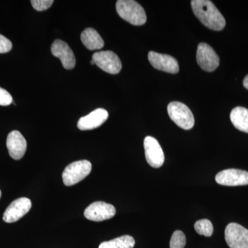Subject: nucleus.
I'll return each instance as SVG.
<instances>
[{
	"label": "nucleus",
	"mask_w": 248,
	"mask_h": 248,
	"mask_svg": "<svg viewBox=\"0 0 248 248\" xmlns=\"http://www.w3.org/2000/svg\"><path fill=\"white\" fill-rule=\"evenodd\" d=\"M192 11L201 22L212 30L219 31L226 27V19L209 0H192Z\"/></svg>",
	"instance_id": "obj_1"
},
{
	"label": "nucleus",
	"mask_w": 248,
	"mask_h": 248,
	"mask_svg": "<svg viewBox=\"0 0 248 248\" xmlns=\"http://www.w3.org/2000/svg\"><path fill=\"white\" fill-rule=\"evenodd\" d=\"M116 9L122 19L135 26L143 25L146 22V14L141 5L134 0H119Z\"/></svg>",
	"instance_id": "obj_2"
},
{
	"label": "nucleus",
	"mask_w": 248,
	"mask_h": 248,
	"mask_svg": "<svg viewBox=\"0 0 248 248\" xmlns=\"http://www.w3.org/2000/svg\"><path fill=\"white\" fill-rule=\"evenodd\" d=\"M92 170V164L88 160L75 161L66 166L62 174L63 184L66 186L76 185L87 177Z\"/></svg>",
	"instance_id": "obj_3"
},
{
	"label": "nucleus",
	"mask_w": 248,
	"mask_h": 248,
	"mask_svg": "<svg viewBox=\"0 0 248 248\" xmlns=\"http://www.w3.org/2000/svg\"><path fill=\"white\" fill-rule=\"evenodd\" d=\"M168 112L171 120L184 130H190L195 125L192 111L182 102H173L168 106Z\"/></svg>",
	"instance_id": "obj_4"
},
{
	"label": "nucleus",
	"mask_w": 248,
	"mask_h": 248,
	"mask_svg": "<svg viewBox=\"0 0 248 248\" xmlns=\"http://www.w3.org/2000/svg\"><path fill=\"white\" fill-rule=\"evenodd\" d=\"M92 60L102 71L110 74H118L122 68V62L118 55L110 50L93 54Z\"/></svg>",
	"instance_id": "obj_5"
},
{
	"label": "nucleus",
	"mask_w": 248,
	"mask_h": 248,
	"mask_svg": "<svg viewBox=\"0 0 248 248\" xmlns=\"http://www.w3.org/2000/svg\"><path fill=\"white\" fill-rule=\"evenodd\" d=\"M225 239L231 248H248V230L236 223H231L225 230Z\"/></svg>",
	"instance_id": "obj_6"
},
{
	"label": "nucleus",
	"mask_w": 248,
	"mask_h": 248,
	"mask_svg": "<svg viewBox=\"0 0 248 248\" xmlns=\"http://www.w3.org/2000/svg\"><path fill=\"white\" fill-rule=\"evenodd\" d=\"M197 61L204 71H215L219 66V57L214 49L206 43H201L197 47Z\"/></svg>",
	"instance_id": "obj_7"
},
{
	"label": "nucleus",
	"mask_w": 248,
	"mask_h": 248,
	"mask_svg": "<svg viewBox=\"0 0 248 248\" xmlns=\"http://www.w3.org/2000/svg\"><path fill=\"white\" fill-rule=\"evenodd\" d=\"M116 209L111 204L103 202L91 203L84 211V217L93 221H102L115 216Z\"/></svg>",
	"instance_id": "obj_8"
},
{
	"label": "nucleus",
	"mask_w": 248,
	"mask_h": 248,
	"mask_svg": "<svg viewBox=\"0 0 248 248\" xmlns=\"http://www.w3.org/2000/svg\"><path fill=\"white\" fill-rule=\"evenodd\" d=\"M145 155L148 164L151 167L159 169L164 163V153L156 139L148 136L144 140Z\"/></svg>",
	"instance_id": "obj_9"
},
{
	"label": "nucleus",
	"mask_w": 248,
	"mask_h": 248,
	"mask_svg": "<svg viewBox=\"0 0 248 248\" xmlns=\"http://www.w3.org/2000/svg\"><path fill=\"white\" fill-rule=\"evenodd\" d=\"M32 203L29 199L26 197L17 199L10 204L5 210L3 220L6 223H14L22 218L30 211Z\"/></svg>",
	"instance_id": "obj_10"
},
{
	"label": "nucleus",
	"mask_w": 248,
	"mask_h": 248,
	"mask_svg": "<svg viewBox=\"0 0 248 248\" xmlns=\"http://www.w3.org/2000/svg\"><path fill=\"white\" fill-rule=\"evenodd\" d=\"M217 184L226 186L248 185V172L239 169H227L217 174Z\"/></svg>",
	"instance_id": "obj_11"
},
{
	"label": "nucleus",
	"mask_w": 248,
	"mask_h": 248,
	"mask_svg": "<svg viewBox=\"0 0 248 248\" xmlns=\"http://www.w3.org/2000/svg\"><path fill=\"white\" fill-rule=\"evenodd\" d=\"M148 60L152 66L166 73L176 74L179 71V63L175 58L166 54L151 51L148 53Z\"/></svg>",
	"instance_id": "obj_12"
},
{
	"label": "nucleus",
	"mask_w": 248,
	"mask_h": 248,
	"mask_svg": "<svg viewBox=\"0 0 248 248\" xmlns=\"http://www.w3.org/2000/svg\"><path fill=\"white\" fill-rule=\"evenodd\" d=\"M53 56L61 60L62 66L67 70H71L76 66V60L73 50L66 42L56 40L51 46Z\"/></svg>",
	"instance_id": "obj_13"
},
{
	"label": "nucleus",
	"mask_w": 248,
	"mask_h": 248,
	"mask_svg": "<svg viewBox=\"0 0 248 248\" xmlns=\"http://www.w3.org/2000/svg\"><path fill=\"white\" fill-rule=\"evenodd\" d=\"M6 146L10 156L15 160H19L27 151V142L20 132L14 130L8 135Z\"/></svg>",
	"instance_id": "obj_14"
},
{
	"label": "nucleus",
	"mask_w": 248,
	"mask_h": 248,
	"mask_svg": "<svg viewBox=\"0 0 248 248\" xmlns=\"http://www.w3.org/2000/svg\"><path fill=\"white\" fill-rule=\"evenodd\" d=\"M108 117V112L104 108H97L89 115L81 117L78 127L81 130H90L101 126Z\"/></svg>",
	"instance_id": "obj_15"
},
{
	"label": "nucleus",
	"mask_w": 248,
	"mask_h": 248,
	"mask_svg": "<svg viewBox=\"0 0 248 248\" xmlns=\"http://www.w3.org/2000/svg\"><path fill=\"white\" fill-rule=\"evenodd\" d=\"M81 40L83 45L91 50H99L104 46L102 37L92 28H87L81 32Z\"/></svg>",
	"instance_id": "obj_16"
},
{
	"label": "nucleus",
	"mask_w": 248,
	"mask_h": 248,
	"mask_svg": "<svg viewBox=\"0 0 248 248\" xmlns=\"http://www.w3.org/2000/svg\"><path fill=\"white\" fill-rule=\"evenodd\" d=\"M231 120L235 128L248 133V109L240 107L234 108L231 113Z\"/></svg>",
	"instance_id": "obj_17"
},
{
	"label": "nucleus",
	"mask_w": 248,
	"mask_h": 248,
	"mask_svg": "<svg viewBox=\"0 0 248 248\" xmlns=\"http://www.w3.org/2000/svg\"><path fill=\"white\" fill-rule=\"evenodd\" d=\"M135 245L133 236L124 235L110 241H104L99 245V248H133Z\"/></svg>",
	"instance_id": "obj_18"
},
{
	"label": "nucleus",
	"mask_w": 248,
	"mask_h": 248,
	"mask_svg": "<svg viewBox=\"0 0 248 248\" xmlns=\"http://www.w3.org/2000/svg\"><path fill=\"white\" fill-rule=\"evenodd\" d=\"M195 229L199 234L210 237L213 233V226L208 219L199 220L196 222Z\"/></svg>",
	"instance_id": "obj_19"
},
{
	"label": "nucleus",
	"mask_w": 248,
	"mask_h": 248,
	"mask_svg": "<svg viewBox=\"0 0 248 248\" xmlns=\"http://www.w3.org/2000/svg\"><path fill=\"white\" fill-rule=\"evenodd\" d=\"M186 244L185 234L182 231L174 232L170 242V248H184Z\"/></svg>",
	"instance_id": "obj_20"
},
{
	"label": "nucleus",
	"mask_w": 248,
	"mask_h": 248,
	"mask_svg": "<svg viewBox=\"0 0 248 248\" xmlns=\"http://www.w3.org/2000/svg\"><path fill=\"white\" fill-rule=\"evenodd\" d=\"M53 0H32L31 1L32 7L37 11H44L52 6Z\"/></svg>",
	"instance_id": "obj_21"
},
{
	"label": "nucleus",
	"mask_w": 248,
	"mask_h": 248,
	"mask_svg": "<svg viewBox=\"0 0 248 248\" xmlns=\"http://www.w3.org/2000/svg\"><path fill=\"white\" fill-rule=\"evenodd\" d=\"M13 98L11 94L6 90L0 87V106H9L12 104Z\"/></svg>",
	"instance_id": "obj_22"
},
{
	"label": "nucleus",
	"mask_w": 248,
	"mask_h": 248,
	"mask_svg": "<svg viewBox=\"0 0 248 248\" xmlns=\"http://www.w3.org/2000/svg\"><path fill=\"white\" fill-rule=\"evenodd\" d=\"M12 43L9 39L0 35V53H6L12 49Z\"/></svg>",
	"instance_id": "obj_23"
},
{
	"label": "nucleus",
	"mask_w": 248,
	"mask_h": 248,
	"mask_svg": "<svg viewBox=\"0 0 248 248\" xmlns=\"http://www.w3.org/2000/svg\"><path fill=\"white\" fill-rule=\"evenodd\" d=\"M244 86L246 89L248 90V75L244 79Z\"/></svg>",
	"instance_id": "obj_24"
},
{
	"label": "nucleus",
	"mask_w": 248,
	"mask_h": 248,
	"mask_svg": "<svg viewBox=\"0 0 248 248\" xmlns=\"http://www.w3.org/2000/svg\"><path fill=\"white\" fill-rule=\"evenodd\" d=\"M91 65H94V62H93V60H91Z\"/></svg>",
	"instance_id": "obj_25"
},
{
	"label": "nucleus",
	"mask_w": 248,
	"mask_h": 248,
	"mask_svg": "<svg viewBox=\"0 0 248 248\" xmlns=\"http://www.w3.org/2000/svg\"><path fill=\"white\" fill-rule=\"evenodd\" d=\"M1 190H0V198H1Z\"/></svg>",
	"instance_id": "obj_26"
}]
</instances>
